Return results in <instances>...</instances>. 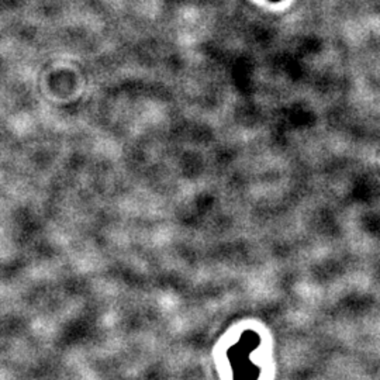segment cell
Returning a JSON list of instances; mask_svg holds the SVG:
<instances>
[{
    "instance_id": "1",
    "label": "cell",
    "mask_w": 380,
    "mask_h": 380,
    "mask_svg": "<svg viewBox=\"0 0 380 380\" xmlns=\"http://www.w3.org/2000/svg\"><path fill=\"white\" fill-rule=\"evenodd\" d=\"M271 2H280V0H271Z\"/></svg>"
}]
</instances>
